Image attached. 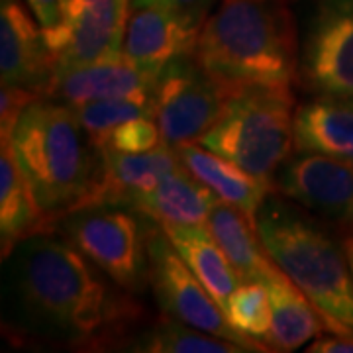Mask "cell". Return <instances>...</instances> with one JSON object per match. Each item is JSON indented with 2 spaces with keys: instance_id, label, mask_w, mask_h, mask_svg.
I'll return each instance as SVG.
<instances>
[{
  "instance_id": "7a4b0ae2",
  "label": "cell",
  "mask_w": 353,
  "mask_h": 353,
  "mask_svg": "<svg viewBox=\"0 0 353 353\" xmlns=\"http://www.w3.org/2000/svg\"><path fill=\"white\" fill-rule=\"evenodd\" d=\"M194 57L234 97L250 88L292 92L301 51L287 0H222L201 28Z\"/></svg>"
},
{
  "instance_id": "3957f363",
  "label": "cell",
  "mask_w": 353,
  "mask_h": 353,
  "mask_svg": "<svg viewBox=\"0 0 353 353\" xmlns=\"http://www.w3.org/2000/svg\"><path fill=\"white\" fill-rule=\"evenodd\" d=\"M8 143L51 222L81 208L99 181L101 150L65 102L48 97L30 102Z\"/></svg>"
},
{
  "instance_id": "ffe728a7",
  "label": "cell",
  "mask_w": 353,
  "mask_h": 353,
  "mask_svg": "<svg viewBox=\"0 0 353 353\" xmlns=\"http://www.w3.org/2000/svg\"><path fill=\"white\" fill-rule=\"evenodd\" d=\"M294 150L353 161V99L316 94L294 110Z\"/></svg>"
},
{
  "instance_id": "83f0119b",
  "label": "cell",
  "mask_w": 353,
  "mask_h": 353,
  "mask_svg": "<svg viewBox=\"0 0 353 353\" xmlns=\"http://www.w3.org/2000/svg\"><path fill=\"white\" fill-rule=\"evenodd\" d=\"M167 4L183 24L199 36L206 18L210 16L214 0H167Z\"/></svg>"
},
{
  "instance_id": "f1b7e54d",
  "label": "cell",
  "mask_w": 353,
  "mask_h": 353,
  "mask_svg": "<svg viewBox=\"0 0 353 353\" xmlns=\"http://www.w3.org/2000/svg\"><path fill=\"white\" fill-rule=\"evenodd\" d=\"M308 353H353V336L334 334L328 338H316L312 345L306 347Z\"/></svg>"
},
{
  "instance_id": "ba28073f",
  "label": "cell",
  "mask_w": 353,
  "mask_h": 353,
  "mask_svg": "<svg viewBox=\"0 0 353 353\" xmlns=\"http://www.w3.org/2000/svg\"><path fill=\"white\" fill-rule=\"evenodd\" d=\"M148 255L150 285L163 314L173 316L206 334L236 341L245 347L248 353L271 352L265 343L252 340L230 326L224 310L179 255L175 245L167 238L163 226L153 220L148 230Z\"/></svg>"
},
{
  "instance_id": "7c38bea8",
  "label": "cell",
  "mask_w": 353,
  "mask_h": 353,
  "mask_svg": "<svg viewBox=\"0 0 353 353\" xmlns=\"http://www.w3.org/2000/svg\"><path fill=\"white\" fill-rule=\"evenodd\" d=\"M22 0H2L0 6V79L2 87H24L43 97L55 61L43 28Z\"/></svg>"
},
{
  "instance_id": "f546056e",
  "label": "cell",
  "mask_w": 353,
  "mask_h": 353,
  "mask_svg": "<svg viewBox=\"0 0 353 353\" xmlns=\"http://www.w3.org/2000/svg\"><path fill=\"white\" fill-rule=\"evenodd\" d=\"M26 4L32 10V14L38 18L41 28H50L59 18L61 0H26Z\"/></svg>"
},
{
  "instance_id": "277c9868",
  "label": "cell",
  "mask_w": 353,
  "mask_h": 353,
  "mask_svg": "<svg viewBox=\"0 0 353 353\" xmlns=\"http://www.w3.org/2000/svg\"><path fill=\"white\" fill-rule=\"evenodd\" d=\"M290 202L277 192L259 208L255 228L265 252L314 304L326 332L353 336V277L341 241Z\"/></svg>"
},
{
  "instance_id": "5bb4252c",
  "label": "cell",
  "mask_w": 353,
  "mask_h": 353,
  "mask_svg": "<svg viewBox=\"0 0 353 353\" xmlns=\"http://www.w3.org/2000/svg\"><path fill=\"white\" fill-rule=\"evenodd\" d=\"M152 77H148L124 51L99 61L53 71L43 97L79 106L104 99H124L152 94Z\"/></svg>"
},
{
  "instance_id": "44dd1931",
  "label": "cell",
  "mask_w": 353,
  "mask_h": 353,
  "mask_svg": "<svg viewBox=\"0 0 353 353\" xmlns=\"http://www.w3.org/2000/svg\"><path fill=\"white\" fill-rule=\"evenodd\" d=\"M167 238L175 245L179 255L189 265L210 296L222 310H226L228 301L234 290L241 285V277L226 253L218 245L206 224L196 226H163Z\"/></svg>"
},
{
  "instance_id": "cb8c5ba5",
  "label": "cell",
  "mask_w": 353,
  "mask_h": 353,
  "mask_svg": "<svg viewBox=\"0 0 353 353\" xmlns=\"http://www.w3.org/2000/svg\"><path fill=\"white\" fill-rule=\"evenodd\" d=\"M71 108L75 110L77 118L81 120L88 138L99 150L106 148L114 130H118L122 124L141 116H155L152 94L104 99V101L85 102Z\"/></svg>"
},
{
  "instance_id": "30bf717a",
  "label": "cell",
  "mask_w": 353,
  "mask_h": 353,
  "mask_svg": "<svg viewBox=\"0 0 353 353\" xmlns=\"http://www.w3.org/2000/svg\"><path fill=\"white\" fill-rule=\"evenodd\" d=\"M301 79L314 94L353 99V0H316L301 48Z\"/></svg>"
},
{
  "instance_id": "4dcf8cb0",
  "label": "cell",
  "mask_w": 353,
  "mask_h": 353,
  "mask_svg": "<svg viewBox=\"0 0 353 353\" xmlns=\"http://www.w3.org/2000/svg\"><path fill=\"white\" fill-rule=\"evenodd\" d=\"M341 248L345 252V257H347V263H350V271H352L353 277V228H345L343 230V236H341Z\"/></svg>"
},
{
  "instance_id": "5b68a950",
  "label": "cell",
  "mask_w": 353,
  "mask_h": 353,
  "mask_svg": "<svg viewBox=\"0 0 353 353\" xmlns=\"http://www.w3.org/2000/svg\"><path fill=\"white\" fill-rule=\"evenodd\" d=\"M199 143L273 185V176L294 150L292 92L243 90L230 99Z\"/></svg>"
},
{
  "instance_id": "484cf974",
  "label": "cell",
  "mask_w": 353,
  "mask_h": 353,
  "mask_svg": "<svg viewBox=\"0 0 353 353\" xmlns=\"http://www.w3.org/2000/svg\"><path fill=\"white\" fill-rule=\"evenodd\" d=\"M161 143H163V138H161V130L157 126L155 116H141L114 130L106 148L126 153H141L155 150Z\"/></svg>"
},
{
  "instance_id": "603a6c76",
  "label": "cell",
  "mask_w": 353,
  "mask_h": 353,
  "mask_svg": "<svg viewBox=\"0 0 353 353\" xmlns=\"http://www.w3.org/2000/svg\"><path fill=\"white\" fill-rule=\"evenodd\" d=\"M124 352L136 353H241L236 341L224 340L212 334H206L176 320L173 316L163 314L153 322L145 332L128 341ZM248 353V352H245Z\"/></svg>"
},
{
  "instance_id": "7402d4cb",
  "label": "cell",
  "mask_w": 353,
  "mask_h": 353,
  "mask_svg": "<svg viewBox=\"0 0 353 353\" xmlns=\"http://www.w3.org/2000/svg\"><path fill=\"white\" fill-rule=\"evenodd\" d=\"M206 226L212 232L222 252L226 253L230 263L238 271L241 281L259 283L275 263L265 252L255 222L234 204L218 199L208 214Z\"/></svg>"
},
{
  "instance_id": "52a82bcc",
  "label": "cell",
  "mask_w": 353,
  "mask_h": 353,
  "mask_svg": "<svg viewBox=\"0 0 353 353\" xmlns=\"http://www.w3.org/2000/svg\"><path fill=\"white\" fill-rule=\"evenodd\" d=\"M153 114L167 145L194 143L214 126L234 94L210 77L194 53L173 59L155 77Z\"/></svg>"
},
{
  "instance_id": "2e32d148",
  "label": "cell",
  "mask_w": 353,
  "mask_h": 353,
  "mask_svg": "<svg viewBox=\"0 0 353 353\" xmlns=\"http://www.w3.org/2000/svg\"><path fill=\"white\" fill-rule=\"evenodd\" d=\"M183 167L196 176L202 185L214 192L220 201L230 202L255 222L259 208L273 192V185L248 173L240 165L232 163L222 155L196 143H183L175 148Z\"/></svg>"
},
{
  "instance_id": "d4e9b609",
  "label": "cell",
  "mask_w": 353,
  "mask_h": 353,
  "mask_svg": "<svg viewBox=\"0 0 353 353\" xmlns=\"http://www.w3.org/2000/svg\"><path fill=\"white\" fill-rule=\"evenodd\" d=\"M224 314L236 332L267 345L271 332V301L261 283L243 281L230 296Z\"/></svg>"
},
{
  "instance_id": "ac0fdd59",
  "label": "cell",
  "mask_w": 353,
  "mask_h": 353,
  "mask_svg": "<svg viewBox=\"0 0 353 353\" xmlns=\"http://www.w3.org/2000/svg\"><path fill=\"white\" fill-rule=\"evenodd\" d=\"M216 201L214 192L181 163L152 190L136 194L128 202V208L161 226H196L206 224Z\"/></svg>"
},
{
  "instance_id": "9c48e42d",
  "label": "cell",
  "mask_w": 353,
  "mask_h": 353,
  "mask_svg": "<svg viewBox=\"0 0 353 353\" xmlns=\"http://www.w3.org/2000/svg\"><path fill=\"white\" fill-rule=\"evenodd\" d=\"M130 4L132 0H61L57 22L43 28L55 69L124 51Z\"/></svg>"
},
{
  "instance_id": "8fae6325",
  "label": "cell",
  "mask_w": 353,
  "mask_h": 353,
  "mask_svg": "<svg viewBox=\"0 0 353 353\" xmlns=\"http://www.w3.org/2000/svg\"><path fill=\"white\" fill-rule=\"evenodd\" d=\"M273 187L304 210L353 228V161L299 152L279 169Z\"/></svg>"
},
{
  "instance_id": "e0dca14e",
  "label": "cell",
  "mask_w": 353,
  "mask_h": 353,
  "mask_svg": "<svg viewBox=\"0 0 353 353\" xmlns=\"http://www.w3.org/2000/svg\"><path fill=\"white\" fill-rule=\"evenodd\" d=\"M259 283L267 289L271 301V332L267 340L271 352H296L326 332L314 304L277 263H273Z\"/></svg>"
},
{
  "instance_id": "d6986e66",
  "label": "cell",
  "mask_w": 353,
  "mask_h": 353,
  "mask_svg": "<svg viewBox=\"0 0 353 353\" xmlns=\"http://www.w3.org/2000/svg\"><path fill=\"white\" fill-rule=\"evenodd\" d=\"M53 232V222L39 206L34 190L14 159L8 141L0 150V243L2 259L28 238Z\"/></svg>"
},
{
  "instance_id": "6da1fadb",
  "label": "cell",
  "mask_w": 353,
  "mask_h": 353,
  "mask_svg": "<svg viewBox=\"0 0 353 353\" xmlns=\"http://www.w3.org/2000/svg\"><path fill=\"white\" fill-rule=\"evenodd\" d=\"M12 255L14 294L26 328L71 350H126L143 318L134 292L53 232L28 238Z\"/></svg>"
},
{
  "instance_id": "1f68e13d",
  "label": "cell",
  "mask_w": 353,
  "mask_h": 353,
  "mask_svg": "<svg viewBox=\"0 0 353 353\" xmlns=\"http://www.w3.org/2000/svg\"><path fill=\"white\" fill-rule=\"evenodd\" d=\"M155 2H167V0H155Z\"/></svg>"
},
{
  "instance_id": "8992f818",
  "label": "cell",
  "mask_w": 353,
  "mask_h": 353,
  "mask_svg": "<svg viewBox=\"0 0 353 353\" xmlns=\"http://www.w3.org/2000/svg\"><path fill=\"white\" fill-rule=\"evenodd\" d=\"M134 212L128 206H87L57 222L65 240L116 285L128 292H141L150 283V226H143Z\"/></svg>"
},
{
  "instance_id": "9a60e30c",
  "label": "cell",
  "mask_w": 353,
  "mask_h": 353,
  "mask_svg": "<svg viewBox=\"0 0 353 353\" xmlns=\"http://www.w3.org/2000/svg\"><path fill=\"white\" fill-rule=\"evenodd\" d=\"M101 155L99 181L81 208L128 206V202L136 194L152 190L167 173L181 167L176 150L167 145L165 141L150 152L126 153L104 148L101 150Z\"/></svg>"
},
{
  "instance_id": "4316f807",
  "label": "cell",
  "mask_w": 353,
  "mask_h": 353,
  "mask_svg": "<svg viewBox=\"0 0 353 353\" xmlns=\"http://www.w3.org/2000/svg\"><path fill=\"white\" fill-rule=\"evenodd\" d=\"M36 99H39L36 90L24 87H2L0 90V136H2V141L10 139L26 106Z\"/></svg>"
},
{
  "instance_id": "4fadbf2b",
  "label": "cell",
  "mask_w": 353,
  "mask_h": 353,
  "mask_svg": "<svg viewBox=\"0 0 353 353\" xmlns=\"http://www.w3.org/2000/svg\"><path fill=\"white\" fill-rule=\"evenodd\" d=\"M196 38L167 2L132 0L124 53L153 81L165 65L181 55L194 53Z\"/></svg>"
}]
</instances>
